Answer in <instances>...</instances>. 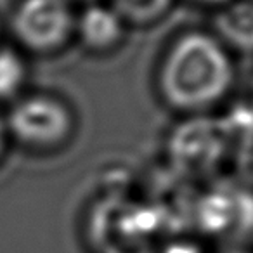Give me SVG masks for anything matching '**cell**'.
I'll list each match as a JSON object with an SVG mask.
<instances>
[{
    "mask_svg": "<svg viewBox=\"0 0 253 253\" xmlns=\"http://www.w3.org/2000/svg\"><path fill=\"white\" fill-rule=\"evenodd\" d=\"M232 52L211 32L180 33L167 47L156 84L163 102L186 116L207 115L232 90Z\"/></svg>",
    "mask_w": 253,
    "mask_h": 253,
    "instance_id": "6da1fadb",
    "label": "cell"
},
{
    "mask_svg": "<svg viewBox=\"0 0 253 253\" xmlns=\"http://www.w3.org/2000/svg\"><path fill=\"white\" fill-rule=\"evenodd\" d=\"M9 139L30 151H54L75 132V116L61 97L35 92L18 97L5 115Z\"/></svg>",
    "mask_w": 253,
    "mask_h": 253,
    "instance_id": "7a4b0ae2",
    "label": "cell"
},
{
    "mask_svg": "<svg viewBox=\"0 0 253 253\" xmlns=\"http://www.w3.org/2000/svg\"><path fill=\"white\" fill-rule=\"evenodd\" d=\"M70 0H21L11 18L16 42L33 54H52L75 39L77 12Z\"/></svg>",
    "mask_w": 253,
    "mask_h": 253,
    "instance_id": "3957f363",
    "label": "cell"
},
{
    "mask_svg": "<svg viewBox=\"0 0 253 253\" xmlns=\"http://www.w3.org/2000/svg\"><path fill=\"white\" fill-rule=\"evenodd\" d=\"M177 128L194 142L189 144L175 135L172 137V158H175L180 167H186L193 172H203L222 158L225 148V128L220 125L200 115L189 116V120Z\"/></svg>",
    "mask_w": 253,
    "mask_h": 253,
    "instance_id": "277c9868",
    "label": "cell"
},
{
    "mask_svg": "<svg viewBox=\"0 0 253 253\" xmlns=\"http://www.w3.org/2000/svg\"><path fill=\"white\" fill-rule=\"evenodd\" d=\"M128 25L111 7L101 2H90L77 14L75 39L87 52L95 56L111 54L123 43Z\"/></svg>",
    "mask_w": 253,
    "mask_h": 253,
    "instance_id": "5b68a950",
    "label": "cell"
},
{
    "mask_svg": "<svg viewBox=\"0 0 253 253\" xmlns=\"http://www.w3.org/2000/svg\"><path fill=\"white\" fill-rule=\"evenodd\" d=\"M211 33L231 52L253 54V0H232L217 9Z\"/></svg>",
    "mask_w": 253,
    "mask_h": 253,
    "instance_id": "8992f818",
    "label": "cell"
},
{
    "mask_svg": "<svg viewBox=\"0 0 253 253\" xmlns=\"http://www.w3.org/2000/svg\"><path fill=\"white\" fill-rule=\"evenodd\" d=\"M28 78V66L18 49L0 45V102L21 97Z\"/></svg>",
    "mask_w": 253,
    "mask_h": 253,
    "instance_id": "52a82bcc",
    "label": "cell"
},
{
    "mask_svg": "<svg viewBox=\"0 0 253 253\" xmlns=\"http://www.w3.org/2000/svg\"><path fill=\"white\" fill-rule=\"evenodd\" d=\"M175 0H111V7L128 26H149L165 18Z\"/></svg>",
    "mask_w": 253,
    "mask_h": 253,
    "instance_id": "ba28073f",
    "label": "cell"
},
{
    "mask_svg": "<svg viewBox=\"0 0 253 253\" xmlns=\"http://www.w3.org/2000/svg\"><path fill=\"white\" fill-rule=\"evenodd\" d=\"M9 132H7V123H5V115L0 113V160L5 155L9 146Z\"/></svg>",
    "mask_w": 253,
    "mask_h": 253,
    "instance_id": "9c48e42d",
    "label": "cell"
},
{
    "mask_svg": "<svg viewBox=\"0 0 253 253\" xmlns=\"http://www.w3.org/2000/svg\"><path fill=\"white\" fill-rule=\"evenodd\" d=\"M194 4L198 5H208V7H224L225 4H229V2H232V0H193Z\"/></svg>",
    "mask_w": 253,
    "mask_h": 253,
    "instance_id": "30bf717a",
    "label": "cell"
},
{
    "mask_svg": "<svg viewBox=\"0 0 253 253\" xmlns=\"http://www.w3.org/2000/svg\"><path fill=\"white\" fill-rule=\"evenodd\" d=\"M70 2H75V0H70ZM80 2H85V4H90V2H95V0H80Z\"/></svg>",
    "mask_w": 253,
    "mask_h": 253,
    "instance_id": "8fae6325",
    "label": "cell"
},
{
    "mask_svg": "<svg viewBox=\"0 0 253 253\" xmlns=\"http://www.w3.org/2000/svg\"><path fill=\"white\" fill-rule=\"evenodd\" d=\"M252 104H253V82H252Z\"/></svg>",
    "mask_w": 253,
    "mask_h": 253,
    "instance_id": "7c38bea8",
    "label": "cell"
}]
</instances>
